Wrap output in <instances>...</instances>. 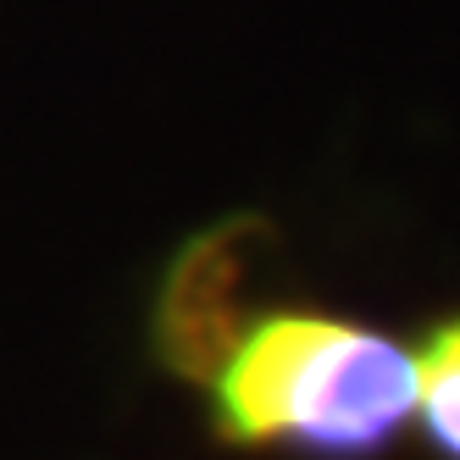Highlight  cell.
I'll return each mask as SVG.
<instances>
[{"instance_id": "1", "label": "cell", "mask_w": 460, "mask_h": 460, "mask_svg": "<svg viewBox=\"0 0 460 460\" xmlns=\"http://www.w3.org/2000/svg\"><path fill=\"white\" fill-rule=\"evenodd\" d=\"M411 411L416 360L405 344L333 316H261L217 372V433L227 444L372 460Z\"/></svg>"}, {"instance_id": "2", "label": "cell", "mask_w": 460, "mask_h": 460, "mask_svg": "<svg viewBox=\"0 0 460 460\" xmlns=\"http://www.w3.org/2000/svg\"><path fill=\"white\" fill-rule=\"evenodd\" d=\"M255 222H227L178 255L155 305V349L178 377L217 383L222 360L255 327Z\"/></svg>"}, {"instance_id": "3", "label": "cell", "mask_w": 460, "mask_h": 460, "mask_svg": "<svg viewBox=\"0 0 460 460\" xmlns=\"http://www.w3.org/2000/svg\"><path fill=\"white\" fill-rule=\"evenodd\" d=\"M416 405L444 460H460V322H444L416 360Z\"/></svg>"}]
</instances>
